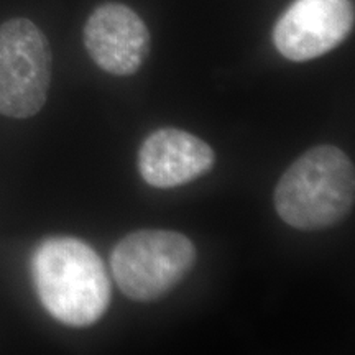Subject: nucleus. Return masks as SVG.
Masks as SVG:
<instances>
[{
  "mask_svg": "<svg viewBox=\"0 0 355 355\" xmlns=\"http://www.w3.org/2000/svg\"><path fill=\"white\" fill-rule=\"evenodd\" d=\"M32 278L40 303L64 326H92L109 309L107 270L81 239L58 235L40 242L32 255Z\"/></svg>",
  "mask_w": 355,
  "mask_h": 355,
  "instance_id": "f257e3e1",
  "label": "nucleus"
},
{
  "mask_svg": "<svg viewBox=\"0 0 355 355\" xmlns=\"http://www.w3.org/2000/svg\"><path fill=\"white\" fill-rule=\"evenodd\" d=\"M273 201L278 216L291 227H332L344 220L354 207L352 162L334 145L314 146L283 173Z\"/></svg>",
  "mask_w": 355,
  "mask_h": 355,
  "instance_id": "f03ea898",
  "label": "nucleus"
},
{
  "mask_svg": "<svg viewBox=\"0 0 355 355\" xmlns=\"http://www.w3.org/2000/svg\"><path fill=\"white\" fill-rule=\"evenodd\" d=\"M196 263V247L173 230H137L110 254L112 277L127 298L157 301L180 285Z\"/></svg>",
  "mask_w": 355,
  "mask_h": 355,
  "instance_id": "7ed1b4c3",
  "label": "nucleus"
},
{
  "mask_svg": "<svg viewBox=\"0 0 355 355\" xmlns=\"http://www.w3.org/2000/svg\"><path fill=\"white\" fill-rule=\"evenodd\" d=\"M51 63L50 43L32 20L0 25V115L28 119L43 109Z\"/></svg>",
  "mask_w": 355,
  "mask_h": 355,
  "instance_id": "20e7f679",
  "label": "nucleus"
},
{
  "mask_svg": "<svg viewBox=\"0 0 355 355\" xmlns=\"http://www.w3.org/2000/svg\"><path fill=\"white\" fill-rule=\"evenodd\" d=\"M352 28L350 0H295L275 24L273 43L283 58L304 63L339 46Z\"/></svg>",
  "mask_w": 355,
  "mask_h": 355,
  "instance_id": "39448f33",
  "label": "nucleus"
},
{
  "mask_svg": "<svg viewBox=\"0 0 355 355\" xmlns=\"http://www.w3.org/2000/svg\"><path fill=\"white\" fill-rule=\"evenodd\" d=\"M84 46L102 71L114 76H132L148 56V26L130 7L104 3L84 25Z\"/></svg>",
  "mask_w": 355,
  "mask_h": 355,
  "instance_id": "423d86ee",
  "label": "nucleus"
},
{
  "mask_svg": "<svg viewBox=\"0 0 355 355\" xmlns=\"http://www.w3.org/2000/svg\"><path fill=\"white\" fill-rule=\"evenodd\" d=\"M216 153L206 141L180 128H158L139 150V171L150 186L170 189L212 170Z\"/></svg>",
  "mask_w": 355,
  "mask_h": 355,
  "instance_id": "0eeeda50",
  "label": "nucleus"
}]
</instances>
